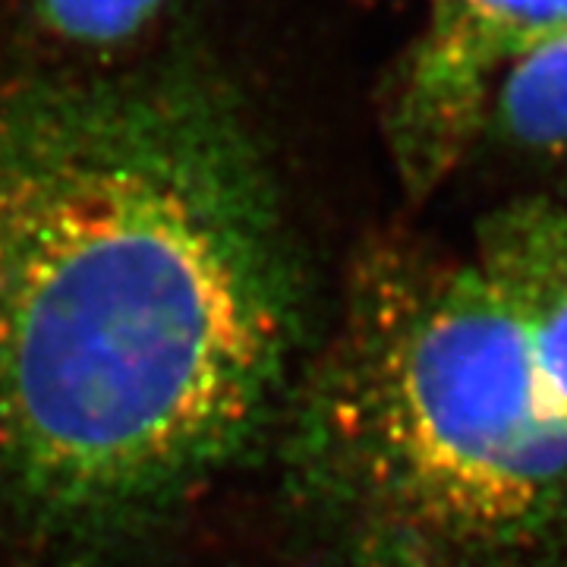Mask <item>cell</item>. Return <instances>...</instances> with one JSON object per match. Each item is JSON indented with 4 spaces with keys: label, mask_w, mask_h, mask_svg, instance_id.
<instances>
[{
    "label": "cell",
    "mask_w": 567,
    "mask_h": 567,
    "mask_svg": "<svg viewBox=\"0 0 567 567\" xmlns=\"http://www.w3.org/2000/svg\"><path fill=\"white\" fill-rule=\"evenodd\" d=\"M297 338L275 167L203 41L76 63L0 44V507L17 524L104 543L189 502L259 439Z\"/></svg>",
    "instance_id": "obj_1"
},
{
    "label": "cell",
    "mask_w": 567,
    "mask_h": 567,
    "mask_svg": "<svg viewBox=\"0 0 567 567\" xmlns=\"http://www.w3.org/2000/svg\"><path fill=\"white\" fill-rule=\"evenodd\" d=\"M287 442L293 492L357 567H529L567 536V432L473 259L372 246Z\"/></svg>",
    "instance_id": "obj_2"
},
{
    "label": "cell",
    "mask_w": 567,
    "mask_h": 567,
    "mask_svg": "<svg viewBox=\"0 0 567 567\" xmlns=\"http://www.w3.org/2000/svg\"><path fill=\"white\" fill-rule=\"evenodd\" d=\"M565 35L567 0H425L382 111L394 174L413 199L486 136L502 82Z\"/></svg>",
    "instance_id": "obj_3"
},
{
    "label": "cell",
    "mask_w": 567,
    "mask_h": 567,
    "mask_svg": "<svg viewBox=\"0 0 567 567\" xmlns=\"http://www.w3.org/2000/svg\"><path fill=\"white\" fill-rule=\"evenodd\" d=\"M473 265L520 334L546 416L567 432V208L520 196L488 212Z\"/></svg>",
    "instance_id": "obj_4"
},
{
    "label": "cell",
    "mask_w": 567,
    "mask_h": 567,
    "mask_svg": "<svg viewBox=\"0 0 567 567\" xmlns=\"http://www.w3.org/2000/svg\"><path fill=\"white\" fill-rule=\"evenodd\" d=\"M486 133L533 162L567 171V35L502 82Z\"/></svg>",
    "instance_id": "obj_5"
},
{
    "label": "cell",
    "mask_w": 567,
    "mask_h": 567,
    "mask_svg": "<svg viewBox=\"0 0 567 567\" xmlns=\"http://www.w3.org/2000/svg\"><path fill=\"white\" fill-rule=\"evenodd\" d=\"M51 39L80 54L133 51L162 20L167 0H25Z\"/></svg>",
    "instance_id": "obj_6"
}]
</instances>
